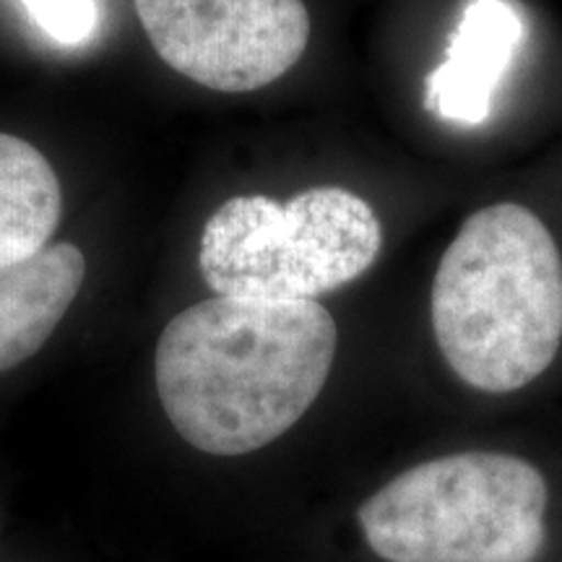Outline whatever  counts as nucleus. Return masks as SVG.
Segmentation results:
<instances>
[{
    "label": "nucleus",
    "mask_w": 562,
    "mask_h": 562,
    "mask_svg": "<svg viewBox=\"0 0 562 562\" xmlns=\"http://www.w3.org/2000/svg\"><path fill=\"white\" fill-rule=\"evenodd\" d=\"M136 13L167 66L227 94L269 87L311 42L302 0H136Z\"/></svg>",
    "instance_id": "5"
},
{
    "label": "nucleus",
    "mask_w": 562,
    "mask_h": 562,
    "mask_svg": "<svg viewBox=\"0 0 562 562\" xmlns=\"http://www.w3.org/2000/svg\"><path fill=\"white\" fill-rule=\"evenodd\" d=\"M336 323L318 302L211 297L159 336L154 375L167 419L211 456L261 451L321 396Z\"/></svg>",
    "instance_id": "1"
},
{
    "label": "nucleus",
    "mask_w": 562,
    "mask_h": 562,
    "mask_svg": "<svg viewBox=\"0 0 562 562\" xmlns=\"http://www.w3.org/2000/svg\"><path fill=\"white\" fill-rule=\"evenodd\" d=\"M83 277V252L70 243L45 245L37 256L0 269V372L19 368L45 347Z\"/></svg>",
    "instance_id": "7"
},
{
    "label": "nucleus",
    "mask_w": 562,
    "mask_h": 562,
    "mask_svg": "<svg viewBox=\"0 0 562 562\" xmlns=\"http://www.w3.org/2000/svg\"><path fill=\"white\" fill-rule=\"evenodd\" d=\"M544 474L521 456L467 451L406 469L357 510L385 562H533L547 542Z\"/></svg>",
    "instance_id": "3"
},
{
    "label": "nucleus",
    "mask_w": 562,
    "mask_h": 562,
    "mask_svg": "<svg viewBox=\"0 0 562 562\" xmlns=\"http://www.w3.org/2000/svg\"><path fill=\"white\" fill-rule=\"evenodd\" d=\"M34 24L60 45H83L100 26L97 0H21Z\"/></svg>",
    "instance_id": "9"
},
{
    "label": "nucleus",
    "mask_w": 562,
    "mask_h": 562,
    "mask_svg": "<svg viewBox=\"0 0 562 562\" xmlns=\"http://www.w3.org/2000/svg\"><path fill=\"white\" fill-rule=\"evenodd\" d=\"M524 37V16L516 5L508 0H472L451 34L446 60L427 76L425 108L456 125L487 121Z\"/></svg>",
    "instance_id": "6"
},
{
    "label": "nucleus",
    "mask_w": 562,
    "mask_h": 562,
    "mask_svg": "<svg viewBox=\"0 0 562 562\" xmlns=\"http://www.w3.org/2000/svg\"><path fill=\"white\" fill-rule=\"evenodd\" d=\"M63 214L60 180L30 140L0 133V269L50 243Z\"/></svg>",
    "instance_id": "8"
},
{
    "label": "nucleus",
    "mask_w": 562,
    "mask_h": 562,
    "mask_svg": "<svg viewBox=\"0 0 562 562\" xmlns=\"http://www.w3.org/2000/svg\"><path fill=\"white\" fill-rule=\"evenodd\" d=\"M432 331L442 360L482 393L537 381L562 344V256L521 203L474 211L432 281Z\"/></svg>",
    "instance_id": "2"
},
{
    "label": "nucleus",
    "mask_w": 562,
    "mask_h": 562,
    "mask_svg": "<svg viewBox=\"0 0 562 562\" xmlns=\"http://www.w3.org/2000/svg\"><path fill=\"white\" fill-rule=\"evenodd\" d=\"M381 220L347 188H307L290 201L237 195L211 214L199 263L216 297L311 302L375 263Z\"/></svg>",
    "instance_id": "4"
}]
</instances>
